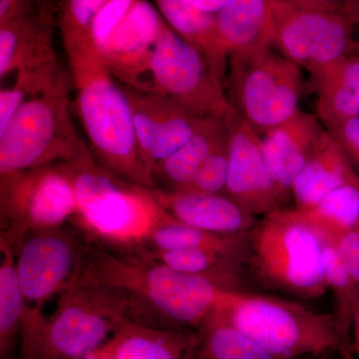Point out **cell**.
Returning a JSON list of instances; mask_svg holds the SVG:
<instances>
[{
  "label": "cell",
  "instance_id": "cell-1",
  "mask_svg": "<svg viewBox=\"0 0 359 359\" xmlns=\"http://www.w3.org/2000/svg\"><path fill=\"white\" fill-rule=\"evenodd\" d=\"M75 280L124 290L127 320L170 332L198 330L226 294L211 278L179 273L90 238Z\"/></svg>",
  "mask_w": 359,
  "mask_h": 359
},
{
  "label": "cell",
  "instance_id": "cell-2",
  "mask_svg": "<svg viewBox=\"0 0 359 359\" xmlns=\"http://www.w3.org/2000/svg\"><path fill=\"white\" fill-rule=\"evenodd\" d=\"M77 113L97 164L123 181L156 189L135 131L133 107L93 45L66 48Z\"/></svg>",
  "mask_w": 359,
  "mask_h": 359
},
{
  "label": "cell",
  "instance_id": "cell-3",
  "mask_svg": "<svg viewBox=\"0 0 359 359\" xmlns=\"http://www.w3.org/2000/svg\"><path fill=\"white\" fill-rule=\"evenodd\" d=\"M124 290L78 282L59 294L49 318L27 308L20 332V359H81L105 344L127 320Z\"/></svg>",
  "mask_w": 359,
  "mask_h": 359
},
{
  "label": "cell",
  "instance_id": "cell-4",
  "mask_svg": "<svg viewBox=\"0 0 359 359\" xmlns=\"http://www.w3.org/2000/svg\"><path fill=\"white\" fill-rule=\"evenodd\" d=\"M65 163L72 177L77 212L70 222L90 240L111 249L137 252L146 236L169 215L153 189L130 184L83 153Z\"/></svg>",
  "mask_w": 359,
  "mask_h": 359
},
{
  "label": "cell",
  "instance_id": "cell-5",
  "mask_svg": "<svg viewBox=\"0 0 359 359\" xmlns=\"http://www.w3.org/2000/svg\"><path fill=\"white\" fill-rule=\"evenodd\" d=\"M85 150L73 133L65 84L55 80L27 99L0 133V180L69 162Z\"/></svg>",
  "mask_w": 359,
  "mask_h": 359
},
{
  "label": "cell",
  "instance_id": "cell-6",
  "mask_svg": "<svg viewBox=\"0 0 359 359\" xmlns=\"http://www.w3.org/2000/svg\"><path fill=\"white\" fill-rule=\"evenodd\" d=\"M302 83L301 67L271 46L229 56L224 81L229 103L261 136L301 111Z\"/></svg>",
  "mask_w": 359,
  "mask_h": 359
},
{
  "label": "cell",
  "instance_id": "cell-7",
  "mask_svg": "<svg viewBox=\"0 0 359 359\" xmlns=\"http://www.w3.org/2000/svg\"><path fill=\"white\" fill-rule=\"evenodd\" d=\"M271 15L273 46L311 75L358 51L353 7L271 0Z\"/></svg>",
  "mask_w": 359,
  "mask_h": 359
},
{
  "label": "cell",
  "instance_id": "cell-8",
  "mask_svg": "<svg viewBox=\"0 0 359 359\" xmlns=\"http://www.w3.org/2000/svg\"><path fill=\"white\" fill-rule=\"evenodd\" d=\"M214 313L280 359L320 354L342 344L332 321L257 297L224 294Z\"/></svg>",
  "mask_w": 359,
  "mask_h": 359
},
{
  "label": "cell",
  "instance_id": "cell-9",
  "mask_svg": "<svg viewBox=\"0 0 359 359\" xmlns=\"http://www.w3.org/2000/svg\"><path fill=\"white\" fill-rule=\"evenodd\" d=\"M145 72L150 81L143 93L162 97L195 117L224 118L231 110L223 80L167 23L134 87Z\"/></svg>",
  "mask_w": 359,
  "mask_h": 359
},
{
  "label": "cell",
  "instance_id": "cell-10",
  "mask_svg": "<svg viewBox=\"0 0 359 359\" xmlns=\"http://www.w3.org/2000/svg\"><path fill=\"white\" fill-rule=\"evenodd\" d=\"M0 240L13 250L30 231L70 223L77 212L72 177L65 163L0 180Z\"/></svg>",
  "mask_w": 359,
  "mask_h": 359
},
{
  "label": "cell",
  "instance_id": "cell-11",
  "mask_svg": "<svg viewBox=\"0 0 359 359\" xmlns=\"http://www.w3.org/2000/svg\"><path fill=\"white\" fill-rule=\"evenodd\" d=\"M88 243L83 231L71 223L26 233L14 254L27 308L42 309L75 282Z\"/></svg>",
  "mask_w": 359,
  "mask_h": 359
},
{
  "label": "cell",
  "instance_id": "cell-12",
  "mask_svg": "<svg viewBox=\"0 0 359 359\" xmlns=\"http://www.w3.org/2000/svg\"><path fill=\"white\" fill-rule=\"evenodd\" d=\"M229 178L226 192L245 212L264 211L278 199L262 150L261 135L235 110L226 115Z\"/></svg>",
  "mask_w": 359,
  "mask_h": 359
},
{
  "label": "cell",
  "instance_id": "cell-13",
  "mask_svg": "<svg viewBox=\"0 0 359 359\" xmlns=\"http://www.w3.org/2000/svg\"><path fill=\"white\" fill-rule=\"evenodd\" d=\"M135 131L144 161L153 175L159 163L183 147L205 119L195 117L154 94L128 91Z\"/></svg>",
  "mask_w": 359,
  "mask_h": 359
},
{
  "label": "cell",
  "instance_id": "cell-14",
  "mask_svg": "<svg viewBox=\"0 0 359 359\" xmlns=\"http://www.w3.org/2000/svg\"><path fill=\"white\" fill-rule=\"evenodd\" d=\"M165 22L148 0H136L98 52L110 72L134 86L141 76Z\"/></svg>",
  "mask_w": 359,
  "mask_h": 359
},
{
  "label": "cell",
  "instance_id": "cell-15",
  "mask_svg": "<svg viewBox=\"0 0 359 359\" xmlns=\"http://www.w3.org/2000/svg\"><path fill=\"white\" fill-rule=\"evenodd\" d=\"M325 131L318 116L299 111L261 136L264 162L278 198L292 188Z\"/></svg>",
  "mask_w": 359,
  "mask_h": 359
},
{
  "label": "cell",
  "instance_id": "cell-16",
  "mask_svg": "<svg viewBox=\"0 0 359 359\" xmlns=\"http://www.w3.org/2000/svg\"><path fill=\"white\" fill-rule=\"evenodd\" d=\"M161 208L180 223L208 233H236L247 223L245 211L233 200L221 194L153 189Z\"/></svg>",
  "mask_w": 359,
  "mask_h": 359
},
{
  "label": "cell",
  "instance_id": "cell-17",
  "mask_svg": "<svg viewBox=\"0 0 359 359\" xmlns=\"http://www.w3.org/2000/svg\"><path fill=\"white\" fill-rule=\"evenodd\" d=\"M359 185V176L339 143L328 131L321 136L313 155L292 185L302 212L311 211L339 187Z\"/></svg>",
  "mask_w": 359,
  "mask_h": 359
},
{
  "label": "cell",
  "instance_id": "cell-18",
  "mask_svg": "<svg viewBox=\"0 0 359 359\" xmlns=\"http://www.w3.org/2000/svg\"><path fill=\"white\" fill-rule=\"evenodd\" d=\"M287 222L278 229V273L290 287L314 289L325 280L323 247L316 233L301 219L290 216Z\"/></svg>",
  "mask_w": 359,
  "mask_h": 359
},
{
  "label": "cell",
  "instance_id": "cell-19",
  "mask_svg": "<svg viewBox=\"0 0 359 359\" xmlns=\"http://www.w3.org/2000/svg\"><path fill=\"white\" fill-rule=\"evenodd\" d=\"M216 14L224 53L273 46L271 0H229Z\"/></svg>",
  "mask_w": 359,
  "mask_h": 359
},
{
  "label": "cell",
  "instance_id": "cell-20",
  "mask_svg": "<svg viewBox=\"0 0 359 359\" xmlns=\"http://www.w3.org/2000/svg\"><path fill=\"white\" fill-rule=\"evenodd\" d=\"M313 77L316 86V116L325 129L359 116L358 52L325 66Z\"/></svg>",
  "mask_w": 359,
  "mask_h": 359
},
{
  "label": "cell",
  "instance_id": "cell-21",
  "mask_svg": "<svg viewBox=\"0 0 359 359\" xmlns=\"http://www.w3.org/2000/svg\"><path fill=\"white\" fill-rule=\"evenodd\" d=\"M154 2L167 25L197 48L215 72L226 81L229 56L219 42L216 14L202 11L188 0H154Z\"/></svg>",
  "mask_w": 359,
  "mask_h": 359
},
{
  "label": "cell",
  "instance_id": "cell-22",
  "mask_svg": "<svg viewBox=\"0 0 359 359\" xmlns=\"http://www.w3.org/2000/svg\"><path fill=\"white\" fill-rule=\"evenodd\" d=\"M115 337L113 359H192L198 334L155 330L125 320Z\"/></svg>",
  "mask_w": 359,
  "mask_h": 359
},
{
  "label": "cell",
  "instance_id": "cell-23",
  "mask_svg": "<svg viewBox=\"0 0 359 359\" xmlns=\"http://www.w3.org/2000/svg\"><path fill=\"white\" fill-rule=\"evenodd\" d=\"M228 136L226 117L205 119L188 143L153 169L155 186L157 180H161L171 187L168 192L186 190L205 159Z\"/></svg>",
  "mask_w": 359,
  "mask_h": 359
},
{
  "label": "cell",
  "instance_id": "cell-24",
  "mask_svg": "<svg viewBox=\"0 0 359 359\" xmlns=\"http://www.w3.org/2000/svg\"><path fill=\"white\" fill-rule=\"evenodd\" d=\"M192 359H280L212 313L197 330Z\"/></svg>",
  "mask_w": 359,
  "mask_h": 359
},
{
  "label": "cell",
  "instance_id": "cell-25",
  "mask_svg": "<svg viewBox=\"0 0 359 359\" xmlns=\"http://www.w3.org/2000/svg\"><path fill=\"white\" fill-rule=\"evenodd\" d=\"M0 254V358H8L16 337L20 334L26 302L18 278L15 254L2 240Z\"/></svg>",
  "mask_w": 359,
  "mask_h": 359
},
{
  "label": "cell",
  "instance_id": "cell-26",
  "mask_svg": "<svg viewBox=\"0 0 359 359\" xmlns=\"http://www.w3.org/2000/svg\"><path fill=\"white\" fill-rule=\"evenodd\" d=\"M200 249L226 256L230 244L218 233H208L168 216L144 238L138 250H175Z\"/></svg>",
  "mask_w": 359,
  "mask_h": 359
},
{
  "label": "cell",
  "instance_id": "cell-27",
  "mask_svg": "<svg viewBox=\"0 0 359 359\" xmlns=\"http://www.w3.org/2000/svg\"><path fill=\"white\" fill-rule=\"evenodd\" d=\"M109 0H62L58 25L65 48L91 44L92 22Z\"/></svg>",
  "mask_w": 359,
  "mask_h": 359
},
{
  "label": "cell",
  "instance_id": "cell-28",
  "mask_svg": "<svg viewBox=\"0 0 359 359\" xmlns=\"http://www.w3.org/2000/svg\"><path fill=\"white\" fill-rule=\"evenodd\" d=\"M136 254L179 273L205 276L214 282L215 271L222 264L224 257V255L200 249L140 250Z\"/></svg>",
  "mask_w": 359,
  "mask_h": 359
},
{
  "label": "cell",
  "instance_id": "cell-29",
  "mask_svg": "<svg viewBox=\"0 0 359 359\" xmlns=\"http://www.w3.org/2000/svg\"><path fill=\"white\" fill-rule=\"evenodd\" d=\"M334 224L342 233L353 230L359 222V185H347L335 189L311 211L304 212Z\"/></svg>",
  "mask_w": 359,
  "mask_h": 359
},
{
  "label": "cell",
  "instance_id": "cell-30",
  "mask_svg": "<svg viewBox=\"0 0 359 359\" xmlns=\"http://www.w3.org/2000/svg\"><path fill=\"white\" fill-rule=\"evenodd\" d=\"M229 178V136L215 149L200 168L193 183L184 191L221 194L226 191Z\"/></svg>",
  "mask_w": 359,
  "mask_h": 359
},
{
  "label": "cell",
  "instance_id": "cell-31",
  "mask_svg": "<svg viewBox=\"0 0 359 359\" xmlns=\"http://www.w3.org/2000/svg\"><path fill=\"white\" fill-rule=\"evenodd\" d=\"M135 1L136 0H109L97 13L90 28V41L97 52L103 48Z\"/></svg>",
  "mask_w": 359,
  "mask_h": 359
},
{
  "label": "cell",
  "instance_id": "cell-32",
  "mask_svg": "<svg viewBox=\"0 0 359 359\" xmlns=\"http://www.w3.org/2000/svg\"><path fill=\"white\" fill-rule=\"evenodd\" d=\"M323 261L325 280L341 292H351L354 283L337 245L323 247Z\"/></svg>",
  "mask_w": 359,
  "mask_h": 359
},
{
  "label": "cell",
  "instance_id": "cell-33",
  "mask_svg": "<svg viewBox=\"0 0 359 359\" xmlns=\"http://www.w3.org/2000/svg\"><path fill=\"white\" fill-rule=\"evenodd\" d=\"M327 130L339 143L353 168L359 170V116L344 120Z\"/></svg>",
  "mask_w": 359,
  "mask_h": 359
},
{
  "label": "cell",
  "instance_id": "cell-34",
  "mask_svg": "<svg viewBox=\"0 0 359 359\" xmlns=\"http://www.w3.org/2000/svg\"><path fill=\"white\" fill-rule=\"evenodd\" d=\"M28 89L25 85L16 83L2 88L0 92V133L6 129L14 116L25 102Z\"/></svg>",
  "mask_w": 359,
  "mask_h": 359
},
{
  "label": "cell",
  "instance_id": "cell-35",
  "mask_svg": "<svg viewBox=\"0 0 359 359\" xmlns=\"http://www.w3.org/2000/svg\"><path fill=\"white\" fill-rule=\"evenodd\" d=\"M347 271L354 283L359 285V233L358 230L344 231L337 245Z\"/></svg>",
  "mask_w": 359,
  "mask_h": 359
},
{
  "label": "cell",
  "instance_id": "cell-36",
  "mask_svg": "<svg viewBox=\"0 0 359 359\" xmlns=\"http://www.w3.org/2000/svg\"><path fill=\"white\" fill-rule=\"evenodd\" d=\"M30 0H0V22H4L20 13Z\"/></svg>",
  "mask_w": 359,
  "mask_h": 359
},
{
  "label": "cell",
  "instance_id": "cell-37",
  "mask_svg": "<svg viewBox=\"0 0 359 359\" xmlns=\"http://www.w3.org/2000/svg\"><path fill=\"white\" fill-rule=\"evenodd\" d=\"M116 347L115 334L105 344L92 351L81 359H113Z\"/></svg>",
  "mask_w": 359,
  "mask_h": 359
},
{
  "label": "cell",
  "instance_id": "cell-38",
  "mask_svg": "<svg viewBox=\"0 0 359 359\" xmlns=\"http://www.w3.org/2000/svg\"><path fill=\"white\" fill-rule=\"evenodd\" d=\"M194 6L210 13H217L221 11L229 0H188Z\"/></svg>",
  "mask_w": 359,
  "mask_h": 359
},
{
  "label": "cell",
  "instance_id": "cell-39",
  "mask_svg": "<svg viewBox=\"0 0 359 359\" xmlns=\"http://www.w3.org/2000/svg\"><path fill=\"white\" fill-rule=\"evenodd\" d=\"M299 1L311 2V4H330V6H346L354 7L358 0H299Z\"/></svg>",
  "mask_w": 359,
  "mask_h": 359
},
{
  "label": "cell",
  "instance_id": "cell-40",
  "mask_svg": "<svg viewBox=\"0 0 359 359\" xmlns=\"http://www.w3.org/2000/svg\"><path fill=\"white\" fill-rule=\"evenodd\" d=\"M355 340H356V348H358V353L359 354V308L355 311Z\"/></svg>",
  "mask_w": 359,
  "mask_h": 359
},
{
  "label": "cell",
  "instance_id": "cell-41",
  "mask_svg": "<svg viewBox=\"0 0 359 359\" xmlns=\"http://www.w3.org/2000/svg\"><path fill=\"white\" fill-rule=\"evenodd\" d=\"M342 351H344V359H354L353 354H351V351H349V349L347 348V347H344Z\"/></svg>",
  "mask_w": 359,
  "mask_h": 359
},
{
  "label": "cell",
  "instance_id": "cell-42",
  "mask_svg": "<svg viewBox=\"0 0 359 359\" xmlns=\"http://www.w3.org/2000/svg\"><path fill=\"white\" fill-rule=\"evenodd\" d=\"M354 8H355L356 11H358V13H359V0L356 1L355 6H354Z\"/></svg>",
  "mask_w": 359,
  "mask_h": 359
},
{
  "label": "cell",
  "instance_id": "cell-43",
  "mask_svg": "<svg viewBox=\"0 0 359 359\" xmlns=\"http://www.w3.org/2000/svg\"><path fill=\"white\" fill-rule=\"evenodd\" d=\"M358 226V233H359V222H358V226Z\"/></svg>",
  "mask_w": 359,
  "mask_h": 359
},
{
  "label": "cell",
  "instance_id": "cell-44",
  "mask_svg": "<svg viewBox=\"0 0 359 359\" xmlns=\"http://www.w3.org/2000/svg\"><path fill=\"white\" fill-rule=\"evenodd\" d=\"M356 52H358V53H359V46H358V51H356Z\"/></svg>",
  "mask_w": 359,
  "mask_h": 359
},
{
  "label": "cell",
  "instance_id": "cell-45",
  "mask_svg": "<svg viewBox=\"0 0 359 359\" xmlns=\"http://www.w3.org/2000/svg\"><path fill=\"white\" fill-rule=\"evenodd\" d=\"M0 359H9V358H0Z\"/></svg>",
  "mask_w": 359,
  "mask_h": 359
}]
</instances>
